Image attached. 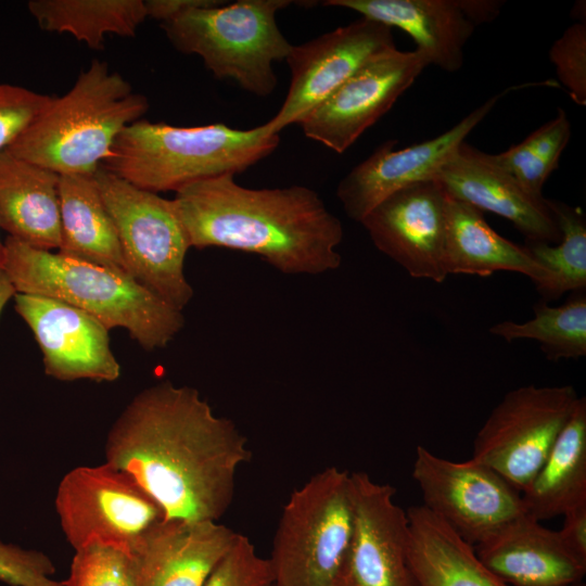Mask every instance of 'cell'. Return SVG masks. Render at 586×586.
<instances>
[{"label": "cell", "mask_w": 586, "mask_h": 586, "mask_svg": "<svg viewBox=\"0 0 586 586\" xmlns=\"http://www.w3.org/2000/svg\"><path fill=\"white\" fill-rule=\"evenodd\" d=\"M480 209L447 195L445 267L448 275L488 277L496 271H513L536 285L548 271L523 246L499 235Z\"/></svg>", "instance_id": "obj_23"}, {"label": "cell", "mask_w": 586, "mask_h": 586, "mask_svg": "<svg viewBox=\"0 0 586 586\" xmlns=\"http://www.w3.org/2000/svg\"><path fill=\"white\" fill-rule=\"evenodd\" d=\"M474 550L508 586H563L582 582L586 574V560L565 546L558 531L525 513Z\"/></svg>", "instance_id": "obj_20"}, {"label": "cell", "mask_w": 586, "mask_h": 586, "mask_svg": "<svg viewBox=\"0 0 586 586\" xmlns=\"http://www.w3.org/2000/svg\"><path fill=\"white\" fill-rule=\"evenodd\" d=\"M29 14L49 33L69 34L101 50L109 34L133 37L148 18L143 0H30Z\"/></svg>", "instance_id": "obj_27"}, {"label": "cell", "mask_w": 586, "mask_h": 586, "mask_svg": "<svg viewBox=\"0 0 586 586\" xmlns=\"http://www.w3.org/2000/svg\"><path fill=\"white\" fill-rule=\"evenodd\" d=\"M238 534L219 522L163 520L130 555L132 586H203Z\"/></svg>", "instance_id": "obj_19"}, {"label": "cell", "mask_w": 586, "mask_h": 586, "mask_svg": "<svg viewBox=\"0 0 586 586\" xmlns=\"http://www.w3.org/2000/svg\"><path fill=\"white\" fill-rule=\"evenodd\" d=\"M216 0H146V16L158 22H168L190 10L217 3Z\"/></svg>", "instance_id": "obj_37"}, {"label": "cell", "mask_w": 586, "mask_h": 586, "mask_svg": "<svg viewBox=\"0 0 586 586\" xmlns=\"http://www.w3.org/2000/svg\"><path fill=\"white\" fill-rule=\"evenodd\" d=\"M64 586H132L131 556L117 548L91 544L75 550Z\"/></svg>", "instance_id": "obj_31"}, {"label": "cell", "mask_w": 586, "mask_h": 586, "mask_svg": "<svg viewBox=\"0 0 586 586\" xmlns=\"http://www.w3.org/2000/svg\"><path fill=\"white\" fill-rule=\"evenodd\" d=\"M534 317L525 322L502 321L489 328V332L507 342L535 340L546 358L558 361L581 358L586 355V296L577 291L560 306L537 302Z\"/></svg>", "instance_id": "obj_29"}, {"label": "cell", "mask_w": 586, "mask_h": 586, "mask_svg": "<svg viewBox=\"0 0 586 586\" xmlns=\"http://www.w3.org/2000/svg\"><path fill=\"white\" fill-rule=\"evenodd\" d=\"M148 110L145 95L106 62L93 60L5 150L59 176L94 175L118 135Z\"/></svg>", "instance_id": "obj_4"}, {"label": "cell", "mask_w": 586, "mask_h": 586, "mask_svg": "<svg viewBox=\"0 0 586 586\" xmlns=\"http://www.w3.org/2000/svg\"><path fill=\"white\" fill-rule=\"evenodd\" d=\"M3 270L16 293L73 305L109 330L122 328L143 349L166 347L183 329L182 310L125 272L65 257L8 237Z\"/></svg>", "instance_id": "obj_3"}, {"label": "cell", "mask_w": 586, "mask_h": 586, "mask_svg": "<svg viewBox=\"0 0 586 586\" xmlns=\"http://www.w3.org/2000/svg\"><path fill=\"white\" fill-rule=\"evenodd\" d=\"M394 48L392 28L366 17L292 46L285 59L291 72L289 90L267 126L279 135L298 125L356 72Z\"/></svg>", "instance_id": "obj_12"}, {"label": "cell", "mask_w": 586, "mask_h": 586, "mask_svg": "<svg viewBox=\"0 0 586 586\" xmlns=\"http://www.w3.org/2000/svg\"><path fill=\"white\" fill-rule=\"evenodd\" d=\"M349 480L353 532L337 586H419L407 559V513L395 504V488L366 472Z\"/></svg>", "instance_id": "obj_14"}, {"label": "cell", "mask_w": 586, "mask_h": 586, "mask_svg": "<svg viewBox=\"0 0 586 586\" xmlns=\"http://www.w3.org/2000/svg\"><path fill=\"white\" fill-rule=\"evenodd\" d=\"M563 518L558 531L560 538L572 552L586 560V502L569 509Z\"/></svg>", "instance_id": "obj_36"}, {"label": "cell", "mask_w": 586, "mask_h": 586, "mask_svg": "<svg viewBox=\"0 0 586 586\" xmlns=\"http://www.w3.org/2000/svg\"><path fill=\"white\" fill-rule=\"evenodd\" d=\"M578 398L572 385L511 390L479 430L472 459L522 493L546 461Z\"/></svg>", "instance_id": "obj_10"}, {"label": "cell", "mask_w": 586, "mask_h": 586, "mask_svg": "<svg viewBox=\"0 0 586 586\" xmlns=\"http://www.w3.org/2000/svg\"><path fill=\"white\" fill-rule=\"evenodd\" d=\"M561 239L556 245L527 241L524 246L532 257L548 271L547 279L536 285L548 302L565 292L584 291L586 286V218L579 207L548 200Z\"/></svg>", "instance_id": "obj_28"}, {"label": "cell", "mask_w": 586, "mask_h": 586, "mask_svg": "<svg viewBox=\"0 0 586 586\" xmlns=\"http://www.w3.org/2000/svg\"><path fill=\"white\" fill-rule=\"evenodd\" d=\"M49 556L0 542V581L11 586H64Z\"/></svg>", "instance_id": "obj_35"}, {"label": "cell", "mask_w": 586, "mask_h": 586, "mask_svg": "<svg viewBox=\"0 0 586 586\" xmlns=\"http://www.w3.org/2000/svg\"><path fill=\"white\" fill-rule=\"evenodd\" d=\"M173 202L191 247L252 253L284 275L341 265L342 224L308 187L253 189L228 175L186 186Z\"/></svg>", "instance_id": "obj_2"}, {"label": "cell", "mask_w": 586, "mask_h": 586, "mask_svg": "<svg viewBox=\"0 0 586 586\" xmlns=\"http://www.w3.org/2000/svg\"><path fill=\"white\" fill-rule=\"evenodd\" d=\"M203 586H275V577L269 558L259 556L252 540L239 533Z\"/></svg>", "instance_id": "obj_32"}, {"label": "cell", "mask_w": 586, "mask_h": 586, "mask_svg": "<svg viewBox=\"0 0 586 586\" xmlns=\"http://www.w3.org/2000/svg\"><path fill=\"white\" fill-rule=\"evenodd\" d=\"M412 477L422 506L472 546L524 514L520 492L472 458L451 461L418 446Z\"/></svg>", "instance_id": "obj_11"}, {"label": "cell", "mask_w": 586, "mask_h": 586, "mask_svg": "<svg viewBox=\"0 0 586 586\" xmlns=\"http://www.w3.org/2000/svg\"><path fill=\"white\" fill-rule=\"evenodd\" d=\"M16 291L3 269H0V315L8 304L14 297Z\"/></svg>", "instance_id": "obj_39"}, {"label": "cell", "mask_w": 586, "mask_h": 586, "mask_svg": "<svg viewBox=\"0 0 586 586\" xmlns=\"http://www.w3.org/2000/svg\"><path fill=\"white\" fill-rule=\"evenodd\" d=\"M549 59L571 100L579 106H585L586 23L577 22L569 26L551 46Z\"/></svg>", "instance_id": "obj_33"}, {"label": "cell", "mask_w": 586, "mask_h": 586, "mask_svg": "<svg viewBox=\"0 0 586 586\" xmlns=\"http://www.w3.org/2000/svg\"><path fill=\"white\" fill-rule=\"evenodd\" d=\"M14 307L42 353L47 375L59 381L114 382L120 377L110 330L88 313L65 302L15 293Z\"/></svg>", "instance_id": "obj_16"}, {"label": "cell", "mask_w": 586, "mask_h": 586, "mask_svg": "<svg viewBox=\"0 0 586 586\" xmlns=\"http://www.w3.org/2000/svg\"><path fill=\"white\" fill-rule=\"evenodd\" d=\"M563 586H586V585L582 581V582H577V583H573V584H569V585H563Z\"/></svg>", "instance_id": "obj_41"}, {"label": "cell", "mask_w": 586, "mask_h": 586, "mask_svg": "<svg viewBox=\"0 0 586 586\" xmlns=\"http://www.w3.org/2000/svg\"><path fill=\"white\" fill-rule=\"evenodd\" d=\"M445 193L508 219L530 242L558 243L561 231L547 199L528 193L488 153L463 142L436 174Z\"/></svg>", "instance_id": "obj_18"}, {"label": "cell", "mask_w": 586, "mask_h": 586, "mask_svg": "<svg viewBox=\"0 0 586 586\" xmlns=\"http://www.w3.org/2000/svg\"><path fill=\"white\" fill-rule=\"evenodd\" d=\"M537 521L586 502V398L579 397L540 470L521 494Z\"/></svg>", "instance_id": "obj_26"}, {"label": "cell", "mask_w": 586, "mask_h": 586, "mask_svg": "<svg viewBox=\"0 0 586 586\" xmlns=\"http://www.w3.org/2000/svg\"><path fill=\"white\" fill-rule=\"evenodd\" d=\"M447 194L436 180L403 188L379 203L360 224L375 247L409 276L442 283Z\"/></svg>", "instance_id": "obj_15"}, {"label": "cell", "mask_w": 586, "mask_h": 586, "mask_svg": "<svg viewBox=\"0 0 586 586\" xmlns=\"http://www.w3.org/2000/svg\"><path fill=\"white\" fill-rule=\"evenodd\" d=\"M327 7L355 11L369 20L407 33L429 65L449 73L463 65V48L475 25L461 0H328Z\"/></svg>", "instance_id": "obj_21"}, {"label": "cell", "mask_w": 586, "mask_h": 586, "mask_svg": "<svg viewBox=\"0 0 586 586\" xmlns=\"http://www.w3.org/2000/svg\"><path fill=\"white\" fill-rule=\"evenodd\" d=\"M461 3L474 25L493 21L504 5V1L498 0H461Z\"/></svg>", "instance_id": "obj_38"}, {"label": "cell", "mask_w": 586, "mask_h": 586, "mask_svg": "<svg viewBox=\"0 0 586 586\" xmlns=\"http://www.w3.org/2000/svg\"><path fill=\"white\" fill-rule=\"evenodd\" d=\"M280 137L267 124L235 129L225 124L176 127L139 119L116 138L102 167L154 193L234 176L269 156Z\"/></svg>", "instance_id": "obj_5"}, {"label": "cell", "mask_w": 586, "mask_h": 586, "mask_svg": "<svg viewBox=\"0 0 586 586\" xmlns=\"http://www.w3.org/2000/svg\"><path fill=\"white\" fill-rule=\"evenodd\" d=\"M349 474L329 467L292 492L269 558L275 586H337L354 522Z\"/></svg>", "instance_id": "obj_7"}, {"label": "cell", "mask_w": 586, "mask_h": 586, "mask_svg": "<svg viewBox=\"0 0 586 586\" xmlns=\"http://www.w3.org/2000/svg\"><path fill=\"white\" fill-rule=\"evenodd\" d=\"M94 177L115 225L128 273L183 310L194 294L184 273L191 245L173 200L140 189L102 166Z\"/></svg>", "instance_id": "obj_8"}, {"label": "cell", "mask_w": 586, "mask_h": 586, "mask_svg": "<svg viewBox=\"0 0 586 586\" xmlns=\"http://www.w3.org/2000/svg\"><path fill=\"white\" fill-rule=\"evenodd\" d=\"M500 92L473 110L440 136L404 149L395 141L378 146L339 182L336 196L346 215L360 222L384 199L410 184L434 180L442 166L464 142L468 135L487 116Z\"/></svg>", "instance_id": "obj_17"}, {"label": "cell", "mask_w": 586, "mask_h": 586, "mask_svg": "<svg viewBox=\"0 0 586 586\" xmlns=\"http://www.w3.org/2000/svg\"><path fill=\"white\" fill-rule=\"evenodd\" d=\"M571 137V124L564 110L528 135L522 142L498 154L492 161L511 175L528 193L543 196L542 189L558 167L559 158Z\"/></svg>", "instance_id": "obj_30"}, {"label": "cell", "mask_w": 586, "mask_h": 586, "mask_svg": "<svg viewBox=\"0 0 586 586\" xmlns=\"http://www.w3.org/2000/svg\"><path fill=\"white\" fill-rule=\"evenodd\" d=\"M3 263H4V242L2 243L0 240V269H3Z\"/></svg>", "instance_id": "obj_40"}, {"label": "cell", "mask_w": 586, "mask_h": 586, "mask_svg": "<svg viewBox=\"0 0 586 586\" xmlns=\"http://www.w3.org/2000/svg\"><path fill=\"white\" fill-rule=\"evenodd\" d=\"M54 505L74 550L101 544L131 555L141 537L164 520L158 504L137 481L107 462L68 471Z\"/></svg>", "instance_id": "obj_9"}, {"label": "cell", "mask_w": 586, "mask_h": 586, "mask_svg": "<svg viewBox=\"0 0 586 586\" xmlns=\"http://www.w3.org/2000/svg\"><path fill=\"white\" fill-rule=\"evenodd\" d=\"M429 62L422 51L391 49L356 72L298 124L308 139L344 153L413 84Z\"/></svg>", "instance_id": "obj_13"}, {"label": "cell", "mask_w": 586, "mask_h": 586, "mask_svg": "<svg viewBox=\"0 0 586 586\" xmlns=\"http://www.w3.org/2000/svg\"><path fill=\"white\" fill-rule=\"evenodd\" d=\"M59 181L52 170L0 152V228L34 247L58 250Z\"/></svg>", "instance_id": "obj_22"}, {"label": "cell", "mask_w": 586, "mask_h": 586, "mask_svg": "<svg viewBox=\"0 0 586 586\" xmlns=\"http://www.w3.org/2000/svg\"><path fill=\"white\" fill-rule=\"evenodd\" d=\"M105 462L128 473L164 520L218 522L232 504L247 438L192 386L162 381L140 391L109 430Z\"/></svg>", "instance_id": "obj_1"}, {"label": "cell", "mask_w": 586, "mask_h": 586, "mask_svg": "<svg viewBox=\"0 0 586 586\" xmlns=\"http://www.w3.org/2000/svg\"><path fill=\"white\" fill-rule=\"evenodd\" d=\"M406 513L407 559L419 586H508L483 565L472 545L425 507Z\"/></svg>", "instance_id": "obj_24"}, {"label": "cell", "mask_w": 586, "mask_h": 586, "mask_svg": "<svg viewBox=\"0 0 586 586\" xmlns=\"http://www.w3.org/2000/svg\"><path fill=\"white\" fill-rule=\"evenodd\" d=\"M51 98L21 86L0 82V152L24 131Z\"/></svg>", "instance_id": "obj_34"}, {"label": "cell", "mask_w": 586, "mask_h": 586, "mask_svg": "<svg viewBox=\"0 0 586 586\" xmlns=\"http://www.w3.org/2000/svg\"><path fill=\"white\" fill-rule=\"evenodd\" d=\"M225 3L190 10L162 27L176 50L199 55L217 79H232L243 90L267 97L278 85L273 63L285 60L292 48L276 15L292 1Z\"/></svg>", "instance_id": "obj_6"}, {"label": "cell", "mask_w": 586, "mask_h": 586, "mask_svg": "<svg viewBox=\"0 0 586 586\" xmlns=\"http://www.w3.org/2000/svg\"><path fill=\"white\" fill-rule=\"evenodd\" d=\"M59 200L61 243L58 253L128 273L115 225L94 175L60 176Z\"/></svg>", "instance_id": "obj_25"}]
</instances>
